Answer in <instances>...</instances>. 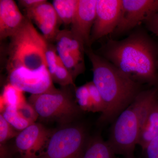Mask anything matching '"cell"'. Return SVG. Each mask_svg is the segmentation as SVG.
<instances>
[{"mask_svg":"<svg viewBox=\"0 0 158 158\" xmlns=\"http://www.w3.org/2000/svg\"><path fill=\"white\" fill-rule=\"evenodd\" d=\"M142 151L145 158H158V137Z\"/></svg>","mask_w":158,"mask_h":158,"instance_id":"23","label":"cell"},{"mask_svg":"<svg viewBox=\"0 0 158 158\" xmlns=\"http://www.w3.org/2000/svg\"><path fill=\"white\" fill-rule=\"evenodd\" d=\"M122 0H97L96 15L90 37V45L114 33L121 14Z\"/></svg>","mask_w":158,"mask_h":158,"instance_id":"9","label":"cell"},{"mask_svg":"<svg viewBox=\"0 0 158 158\" xmlns=\"http://www.w3.org/2000/svg\"><path fill=\"white\" fill-rule=\"evenodd\" d=\"M85 53L92 64L93 81L101 95L105 109L98 119L104 124L119 116L142 91L141 84L126 75L90 48Z\"/></svg>","mask_w":158,"mask_h":158,"instance_id":"2","label":"cell"},{"mask_svg":"<svg viewBox=\"0 0 158 158\" xmlns=\"http://www.w3.org/2000/svg\"><path fill=\"white\" fill-rule=\"evenodd\" d=\"M27 102L23 91L9 83L4 86L0 97L1 112L6 107H20Z\"/></svg>","mask_w":158,"mask_h":158,"instance_id":"16","label":"cell"},{"mask_svg":"<svg viewBox=\"0 0 158 158\" xmlns=\"http://www.w3.org/2000/svg\"><path fill=\"white\" fill-rule=\"evenodd\" d=\"M85 141L86 132L82 127L62 128L52 133L45 150L36 158H81Z\"/></svg>","mask_w":158,"mask_h":158,"instance_id":"6","label":"cell"},{"mask_svg":"<svg viewBox=\"0 0 158 158\" xmlns=\"http://www.w3.org/2000/svg\"><path fill=\"white\" fill-rule=\"evenodd\" d=\"M144 23L150 31L158 36V12L149 16Z\"/></svg>","mask_w":158,"mask_h":158,"instance_id":"24","label":"cell"},{"mask_svg":"<svg viewBox=\"0 0 158 158\" xmlns=\"http://www.w3.org/2000/svg\"><path fill=\"white\" fill-rule=\"evenodd\" d=\"M50 76L53 82L59 84L62 87H68L69 85L74 86L73 77L62 61L58 64Z\"/></svg>","mask_w":158,"mask_h":158,"instance_id":"19","label":"cell"},{"mask_svg":"<svg viewBox=\"0 0 158 158\" xmlns=\"http://www.w3.org/2000/svg\"><path fill=\"white\" fill-rule=\"evenodd\" d=\"M25 10L26 17L38 27L46 40L55 41L61 23L52 4L44 0L36 7Z\"/></svg>","mask_w":158,"mask_h":158,"instance_id":"11","label":"cell"},{"mask_svg":"<svg viewBox=\"0 0 158 158\" xmlns=\"http://www.w3.org/2000/svg\"><path fill=\"white\" fill-rule=\"evenodd\" d=\"M10 38L6 64L8 79L49 73L45 60L49 42L30 19L26 17L20 28Z\"/></svg>","mask_w":158,"mask_h":158,"instance_id":"3","label":"cell"},{"mask_svg":"<svg viewBox=\"0 0 158 158\" xmlns=\"http://www.w3.org/2000/svg\"><path fill=\"white\" fill-rule=\"evenodd\" d=\"M26 17L13 0L0 1V38L10 37L25 22Z\"/></svg>","mask_w":158,"mask_h":158,"instance_id":"13","label":"cell"},{"mask_svg":"<svg viewBox=\"0 0 158 158\" xmlns=\"http://www.w3.org/2000/svg\"><path fill=\"white\" fill-rule=\"evenodd\" d=\"M97 54L135 81L158 83L157 48L143 30L135 31L122 40H109Z\"/></svg>","mask_w":158,"mask_h":158,"instance_id":"1","label":"cell"},{"mask_svg":"<svg viewBox=\"0 0 158 158\" xmlns=\"http://www.w3.org/2000/svg\"><path fill=\"white\" fill-rule=\"evenodd\" d=\"M115 155L107 141L98 136L86 144L81 158H114Z\"/></svg>","mask_w":158,"mask_h":158,"instance_id":"15","label":"cell"},{"mask_svg":"<svg viewBox=\"0 0 158 158\" xmlns=\"http://www.w3.org/2000/svg\"><path fill=\"white\" fill-rule=\"evenodd\" d=\"M16 130L9 124L4 118L0 115V144H5L6 141L16 137L18 135Z\"/></svg>","mask_w":158,"mask_h":158,"instance_id":"21","label":"cell"},{"mask_svg":"<svg viewBox=\"0 0 158 158\" xmlns=\"http://www.w3.org/2000/svg\"><path fill=\"white\" fill-rule=\"evenodd\" d=\"M44 0H20L19 1V6L25 10L32 9L36 7L40 3L44 2Z\"/></svg>","mask_w":158,"mask_h":158,"instance_id":"25","label":"cell"},{"mask_svg":"<svg viewBox=\"0 0 158 158\" xmlns=\"http://www.w3.org/2000/svg\"><path fill=\"white\" fill-rule=\"evenodd\" d=\"M87 84L93 104V112H101L102 113L104 111L105 106L99 91L98 90L93 81L88 82Z\"/></svg>","mask_w":158,"mask_h":158,"instance_id":"22","label":"cell"},{"mask_svg":"<svg viewBox=\"0 0 158 158\" xmlns=\"http://www.w3.org/2000/svg\"><path fill=\"white\" fill-rule=\"evenodd\" d=\"M52 134L49 130L35 123L21 131L15 138V146L21 158H36Z\"/></svg>","mask_w":158,"mask_h":158,"instance_id":"10","label":"cell"},{"mask_svg":"<svg viewBox=\"0 0 158 158\" xmlns=\"http://www.w3.org/2000/svg\"><path fill=\"white\" fill-rule=\"evenodd\" d=\"M55 42L58 56L75 80L85 70V46L70 30H60Z\"/></svg>","mask_w":158,"mask_h":158,"instance_id":"7","label":"cell"},{"mask_svg":"<svg viewBox=\"0 0 158 158\" xmlns=\"http://www.w3.org/2000/svg\"><path fill=\"white\" fill-rule=\"evenodd\" d=\"M158 137V101L153 106L146 121L141 127L138 144L143 150L152 141Z\"/></svg>","mask_w":158,"mask_h":158,"instance_id":"14","label":"cell"},{"mask_svg":"<svg viewBox=\"0 0 158 158\" xmlns=\"http://www.w3.org/2000/svg\"><path fill=\"white\" fill-rule=\"evenodd\" d=\"M97 0H79L70 31L77 39L90 48L91 31L96 15Z\"/></svg>","mask_w":158,"mask_h":158,"instance_id":"12","label":"cell"},{"mask_svg":"<svg viewBox=\"0 0 158 158\" xmlns=\"http://www.w3.org/2000/svg\"><path fill=\"white\" fill-rule=\"evenodd\" d=\"M158 12V0H122L120 19L114 33L128 32Z\"/></svg>","mask_w":158,"mask_h":158,"instance_id":"8","label":"cell"},{"mask_svg":"<svg viewBox=\"0 0 158 158\" xmlns=\"http://www.w3.org/2000/svg\"><path fill=\"white\" fill-rule=\"evenodd\" d=\"M68 87L60 89L53 87L43 93L31 94L29 103L43 119L68 123L79 115L81 110Z\"/></svg>","mask_w":158,"mask_h":158,"instance_id":"4","label":"cell"},{"mask_svg":"<svg viewBox=\"0 0 158 158\" xmlns=\"http://www.w3.org/2000/svg\"><path fill=\"white\" fill-rule=\"evenodd\" d=\"M2 115L15 129L22 131L34 123L26 118L22 112L16 107H6Z\"/></svg>","mask_w":158,"mask_h":158,"instance_id":"18","label":"cell"},{"mask_svg":"<svg viewBox=\"0 0 158 158\" xmlns=\"http://www.w3.org/2000/svg\"><path fill=\"white\" fill-rule=\"evenodd\" d=\"M75 97L81 110L93 112V104L87 83L76 89Z\"/></svg>","mask_w":158,"mask_h":158,"instance_id":"20","label":"cell"},{"mask_svg":"<svg viewBox=\"0 0 158 158\" xmlns=\"http://www.w3.org/2000/svg\"><path fill=\"white\" fill-rule=\"evenodd\" d=\"M79 0H54L52 4L61 23L71 24L76 13Z\"/></svg>","mask_w":158,"mask_h":158,"instance_id":"17","label":"cell"},{"mask_svg":"<svg viewBox=\"0 0 158 158\" xmlns=\"http://www.w3.org/2000/svg\"><path fill=\"white\" fill-rule=\"evenodd\" d=\"M143 121L135 101L123 110L114 123L107 141L115 154L133 158Z\"/></svg>","mask_w":158,"mask_h":158,"instance_id":"5","label":"cell"}]
</instances>
